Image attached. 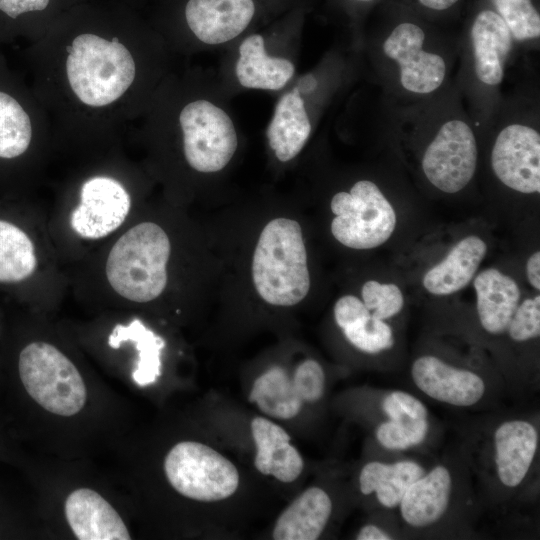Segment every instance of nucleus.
<instances>
[{
  "label": "nucleus",
  "mask_w": 540,
  "mask_h": 540,
  "mask_svg": "<svg viewBox=\"0 0 540 540\" xmlns=\"http://www.w3.org/2000/svg\"><path fill=\"white\" fill-rule=\"evenodd\" d=\"M451 491V476L444 466H437L414 481L401 501V515L413 527H424L438 521L445 513Z\"/></svg>",
  "instance_id": "393cba45"
},
{
  "label": "nucleus",
  "mask_w": 540,
  "mask_h": 540,
  "mask_svg": "<svg viewBox=\"0 0 540 540\" xmlns=\"http://www.w3.org/2000/svg\"><path fill=\"white\" fill-rule=\"evenodd\" d=\"M56 44L49 49L46 108L72 118L106 117L124 108L138 75L129 43L118 35L81 32Z\"/></svg>",
  "instance_id": "20e7f679"
},
{
  "label": "nucleus",
  "mask_w": 540,
  "mask_h": 540,
  "mask_svg": "<svg viewBox=\"0 0 540 540\" xmlns=\"http://www.w3.org/2000/svg\"><path fill=\"white\" fill-rule=\"evenodd\" d=\"M381 51L394 68L399 87L409 95H431L447 80L448 59L432 47L425 30L414 22L397 24L382 41Z\"/></svg>",
  "instance_id": "1a4fd4ad"
},
{
  "label": "nucleus",
  "mask_w": 540,
  "mask_h": 540,
  "mask_svg": "<svg viewBox=\"0 0 540 540\" xmlns=\"http://www.w3.org/2000/svg\"><path fill=\"white\" fill-rule=\"evenodd\" d=\"M335 214L331 223L334 238L353 249H371L386 242L396 225L395 211L379 187L359 180L350 192L336 193L331 200Z\"/></svg>",
  "instance_id": "6e6552de"
},
{
  "label": "nucleus",
  "mask_w": 540,
  "mask_h": 540,
  "mask_svg": "<svg viewBox=\"0 0 540 540\" xmlns=\"http://www.w3.org/2000/svg\"><path fill=\"white\" fill-rule=\"evenodd\" d=\"M515 341H526L540 334V296L524 300L516 308L507 327Z\"/></svg>",
  "instance_id": "7c9ffc66"
},
{
  "label": "nucleus",
  "mask_w": 540,
  "mask_h": 540,
  "mask_svg": "<svg viewBox=\"0 0 540 540\" xmlns=\"http://www.w3.org/2000/svg\"><path fill=\"white\" fill-rule=\"evenodd\" d=\"M474 288L482 327L492 334L507 330L521 297L517 283L499 270L490 268L476 276Z\"/></svg>",
  "instance_id": "412c9836"
},
{
  "label": "nucleus",
  "mask_w": 540,
  "mask_h": 540,
  "mask_svg": "<svg viewBox=\"0 0 540 540\" xmlns=\"http://www.w3.org/2000/svg\"><path fill=\"white\" fill-rule=\"evenodd\" d=\"M137 209L133 171L119 147L81 160L46 210L50 239L67 274L123 231Z\"/></svg>",
  "instance_id": "7ed1b4c3"
},
{
  "label": "nucleus",
  "mask_w": 540,
  "mask_h": 540,
  "mask_svg": "<svg viewBox=\"0 0 540 540\" xmlns=\"http://www.w3.org/2000/svg\"><path fill=\"white\" fill-rule=\"evenodd\" d=\"M356 1L367 2V1H371V0H356Z\"/></svg>",
  "instance_id": "c9c22d12"
},
{
  "label": "nucleus",
  "mask_w": 540,
  "mask_h": 540,
  "mask_svg": "<svg viewBox=\"0 0 540 540\" xmlns=\"http://www.w3.org/2000/svg\"><path fill=\"white\" fill-rule=\"evenodd\" d=\"M423 475V468L412 461L394 464L373 461L361 469L359 487L365 495L375 492L381 505L392 508L400 504L407 488Z\"/></svg>",
  "instance_id": "cd10ccee"
},
{
  "label": "nucleus",
  "mask_w": 540,
  "mask_h": 540,
  "mask_svg": "<svg viewBox=\"0 0 540 540\" xmlns=\"http://www.w3.org/2000/svg\"><path fill=\"white\" fill-rule=\"evenodd\" d=\"M311 129L301 93L295 87L278 101L266 136L278 160L287 162L300 153Z\"/></svg>",
  "instance_id": "5701e85b"
},
{
  "label": "nucleus",
  "mask_w": 540,
  "mask_h": 540,
  "mask_svg": "<svg viewBox=\"0 0 540 540\" xmlns=\"http://www.w3.org/2000/svg\"><path fill=\"white\" fill-rule=\"evenodd\" d=\"M517 43L535 42L540 37V15L532 0H491Z\"/></svg>",
  "instance_id": "c85d7f7f"
},
{
  "label": "nucleus",
  "mask_w": 540,
  "mask_h": 540,
  "mask_svg": "<svg viewBox=\"0 0 540 540\" xmlns=\"http://www.w3.org/2000/svg\"><path fill=\"white\" fill-rule=\"evenodd\" d=\"M526 273L529 283L536 289H540V253L532 254L526 264Z\"/></svg>",
  "instance_id": "2f4dec72"
},
{
  "label": "nucleus",
  "mask_w": 540,
  "mask_h": 540,
  "mask_svg": "<svg viewBox=\"0 0 540 540\" xmlns=\"http://www.w3.org/2000/svg\"><path fill=\"white\" fill-rule=\"evenodd\" d=\"M36 451L102 458L132 431V408L57 316L28 310L14 359Z\"/></svg>",
  "instance_id": "f257e3e1"
},
{
  "label": "nucleus",
  "mask_w": 540,
  "mask_h": 540,
  "mask_svg": "<svg viewBox=\"0 0 540 540\" xmlns=\"http://www.w3.org/2000/svg\"><path fill=\"white\" fill-rule=\"evenodd\" d=\"M252 277L260 297L271 305L293 306L306 297L310 276L297 221L276 218L267 223L254 251Z\"/></svg>",
  "instance_id": "0eeeda50"
},
{
  "label": "nucleus",
  "mask_w": 540,
  "mask_h": 540,
  "mask_svg": "<svg viewBox=\"0 0 540 540\" xmlns=\"http://www.w3.org/2000/svg\"><path fill=\"white\" fill-rule=\"evenodd\" d=\"M62 321L105 377L140 394L161 385L168 341L143 313L109 310Z\"/></svg>",
  "instance_id": "39448f33"
},
{
  "label": "nucleus",
  "mask_w": 540,
  "mask_h": 540,
  "mask_svg": "<svg viewBox=\"0 0 540 540\" xmlns=\"http://www.w3.org/2000/svg\"><path fill=\"white\" fill-rule=\"evenodd\" d=\"M53 152L51 143L38 141L32 118L22 104L0 91V160L14 161L32 155L47 164Z\"/></svg>",
  "instance_id": "f3484780"
},
{
  "label": "nucleus",
  "mask_w": 540,
  "mask_h": 540,
  "mask_svg": "<svg viewBox=\"0 0 540 540\" xmlns=\"http://www.w3.org/2000/svg\"><path fill=\"white\" fill-rule=\"evenodd\" d=\"M421 6L433 11H444L450 9L459 0H417Z\"/></svg>",
  "instance_id": "72a5a7b5"
},
{
  "label": "nucleus",
  "mask_w": 540,
  "mask_h": 540,
  "mask_svg": "<svg viewBox=\"0 0 540 540\" xmlns=\"http://www.w3.org/2000/svg\"><path fill=\"white\" fill-rule=\"evenodd\" d=\"M248 400L270 419L295 418L306 404L300 383L282 366H272L252 383Z\"/></svg>",
  "instance_id": "4be33fe9"
},
{
  "label": "nucleus",
  "mask_w": 540,
  "mask_h": 540,
  "mask_svg": "<svg viewBox=\"0 0 540 540\" xmlns=\"http://www.w3.org/2000/svg\"><path fill=\"white\" fill-rule=\"evenodd\" d=\"M415 385L429 397L455 406H471L485 392L480 376L452 367L434 356H422L412 365Z\"/></svg>",
  "instance_id": "2eb2a0df"
},
{
  "label": "nucleus",
  "mask_w": 540,
  "mask_h": 540,
  "mask_svg": "<svg viewBox=\"0 0 540 540\" xmlns=\"http://www.w3.org/2000/svg\"><path fill=\"white\" fill-rule=\"evenodd\" d=\"M361 295L363 303L372 316L380 320L399 313L404 303L401 290L392 283L383 284L369 280L363 285Z\"/></svg>",
  "instance_id": "c756f323"
},
{
  "label": "nucleus",
  "mask_w": 540,
  "mask_h": 540,
  "mask_svg": "<svg viewBox=\"0 0 540 540\" xmlns=\"http://www.w3.org/2000/svg\"><path fill=\"white\" fill-rule=\"evenodd\" d=\"M334 317L346 339L365 353H378L393 346V333L384 320L372 316L363 301L353 295L339 298Z\"/></svg>",
  "instance_id": "bb28decb"
},
{
  "label": "nucleus",
  "mask_w": 540,
  "mask_h": 540,
  "mask_svg": "<svg viewBox=\"0 0 540 540\" xmlns=\"http://www.w3.org/2000/svg\"><path fill=\"white\" fill-rule=\"evenodd\" d=\"M250 431L255 446L256 470L282 483L296 481L303 472L304 460L288 432L264 416L252 419Z\"/></svg>",
  "instance_id": "dca6fc26"
},
{
  "label": "nucleus",
  "mask_w": 540,
  "mask_h": 540,
  "mask_svg": "<svg viewBox=\"0 0 540 540\" xmlns=\"http://www.w3.org/2000/svg\"><path fill=\"white\" fill-rule=\"evenodd\" d=\"M389 417L378 426L376 438L387 449H406L421 443L427 434V409L412 395L395 391L388 394L382 403Z\"/></svg>",
  "instance_id": "a211bd4d"
},
{
  "label": "nucleus",
  "mask_w": 540,
  "mask_h": 540,
  "mask_svg": "<svg viewBox=\"0 0 540 540\" xmlns=\"http://www.w3.org/2000/svg\"><path fill=\"white\" fill-rule=\"evenodd\" d=\"M515 43L509 28L493 9L477 13L469 29V50L472 74L481 88L494 90L502 84Z\"/></svg>",
  "instance_id": "ddd939ff"
},
{
  "label": "nucleus",
  "mask_w": 540,
  "mask_h": 540,
  "mask_svg": "<svg viewBox=\"0 0 540 540\" xmlns=\"http://www.w3.org/2000/svg\"><path fill=\"white\" fill-rule=\"evenodd\" d=\"M255 13L253 0H189L186 23L202 43H226L240 35Z\"/></svg>",
  "instance_id": "4468645a"
},
{
  "label": "nucleus",
  "mask_w": 540,
  "mask_h": 540,
  "mask_svg": "<svg viewBox=\"0 0 540 540\" xmlns=\"http://www.w3.org/2000/svg\"><path fill=\"white\" fill-rule=\"evenodd\" d=\"M358 540H389L391 536L375 525H365L358 532Z\"/></svg>",
  "instance_id": "473e14b6"
},
{
  "label": "nucleus",
  "mask_w": 540,
  "mask_h": 540,
  "mask_svg": "<svg viewBox=\"0 0 540 540\" xmlns=\"http://www.w3.org/2000/svg\"><path fill=\"white\" fill-rule=\"evenodd\" d=\"M494 443L500 481L508 487L519 485L525 478L537 450L536 429L527 421L504 422L494 434Z\"/></svg>",
  "instance_id": "aec40b11"
},
{
  "label": "nucleus",
  "mask_w": 540,
  "mask_h": 540,
  "mask_svg": "<svg viewBox=\"0 0 540 540\" xmlns=\"http://www.w3.org/2000/svg\"><path fill=\"white\" fill-rule=\"evenodd\" d=\"M332 513L325 490L309 487L278 516L272 530L275 540H315L323 533Z\"/></svg>",
  "instance_id": "6ab92c4d"
},
{
  "label": "nucleus",
  "mask_w": 540,
  "mask_h": 540,
  "mask_svg": "<svg viewBox=\"0 0 540 540\" xmlns=\"http://www.w3.org/2000/svg\"><path fill=\"white\" fill-rule=\"evenodd\" d=\"M36 516L45 539L130 540L138 519L128 494L95 459L37 452L31 463Z\"/></svg>",
  "instance_id": "f03ea898"
},
{
  "label": "nucleus",
  "mask_w": 540,
  "mask_h": 540,
  "mask_svg": "<svg viewBox=\"0 0 540 540\" xmlns=\"http://www.w3.org/2000/svg\"><path fill=\"white\" fill-rule=\"evenodd\" d=\"M436 126L422 155V171L438 190L457 193L469 184L475 174L478 160L476 136L464 116H446Z\"/></svg>",
  "instance_id": "9b49d317"
},
{
  "label": "nucleus",
  "mask_w": 540,
  "mask_h": 540,
  "mask_svg": "<svg viewBox=\"0 0 540 540\" xmlns=\"http://www.w3.org/2000/svg\"><path fill=\"white\" fill-rule=\"evenodd\" d=\"M178 121L183 156L190 168L212 173L230 162L238 137L230 116L222 108L207 100H194L181 109Z\"/></svg>",
  "instance_id": "9d476101"
},
{
  "label": "nucleus",
  "mask_w": 540,
  "mask_h": 540,
  "mask_svg": "<svg viewBox=\"0 0 540 540\" xmlns=\"http://www.w3.org/2000/svg\"><path fill=\"white\" fill-rule=\"evenodd\" d=\"M316 87V80L312 75H307L302 78L297 86V89L301 92L308 93Z\"/></svg>",
  "instance_id": "f704fd0d"
},
{
  "label": "nucleus",
  "mask_w": 540,
  "mask_h": 540,
  "mask_svg": "<svg viewBox=\"0 0 540 540\" xmlns=\"http://www.w3.org/2000/svg\"><path fill=\"white\" fill-rule=\"evenodd\" d=\"M295 67L282 57L269 56L263 37L253 34L243 40L239 47L236 76L246 88L280 90L292 78Z\"/></svg>",
  "instance_id": "a878e982"
},
{
  "label": "nucleus",
  "mask_w": 540,
  "mask_h": 540,
  "mask_svg": "<svg viewBox=\"0 0 540 540\" xmlns=\"http://www.w3.org/2000/svg\"><path fill=\"white\" fill-rule=\"evenodd\" d=\"M0 288L29 311L57 316L69 279L50 239L45 209L26 205L0 212Z\"/></svg>",
  "instance_id": "423d86ee"
},
{
  "label": "nucleus",
  "mask_w": 540,
  "mask_h": 540,
  "mask_svg": "<svg viewBox=\"0 0 540 540\" xmlns=\"http://www.w3.org/2000/svg\"><path fill=\"white\" fill-rule=\"evenodd\" d=\"M525 119L507 122L491 150V167L506 187L524 194L540 192V133Z\"/></svg>",
  "instance_id": "f8f14e48"
},
{
  "label": "nucleus",
  "mask_w": 540,
  "mask_h": 540,
  "mask_svg": "<svg viewBox=\"0 0 540 540\" xmlns=\"http://www.w3.org/2000/svg\"><path fill=\"white\" fill-rule=\"evenodd\" d=\"M486 253L487 245L481 238H463L424 275V288L434 295H448L461 290L471 281Z\"/></svg>",
  "instance_id": "b1692460"
}]
</instances>
